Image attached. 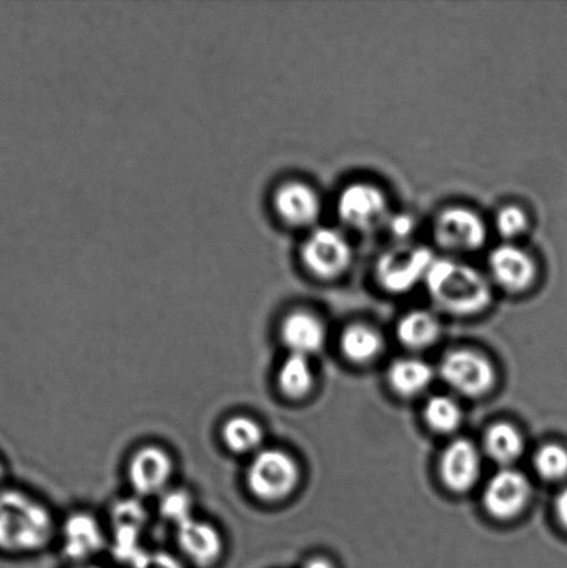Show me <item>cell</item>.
I'll list each match as a JSON object with an SVG mask.
<instances>
[{"instance_id":"6da1fadb","label":"cell","mask_w":567,"mask_h":568,"mask_svg":"<svg viewBox=\"0 0 567 568\" xmlns=\"http://www.w3.org/2000/svg\"><path fill=\"white\" fill-rule=\"evenodd\" d=\"M58 532L52 511L19 489L0 491V552L32 555L47 549Z\"/></svg>"},{"instance_id":"7a4b0ae2","label":"cell","mask_w":567,"mask_h":568,"mask_svg":"<svg viewBox=\"0 0 567 568\" xmlns=\"http://www.w3.org/2000/svg\"><path fill=\"white\" fill-rule=\"evenodd\" d=\"M425 283L435 303L452 314H476L492 301V287L486 276L459 261H433Z\"/></svg>"},{"instance_id":"3957f363","label":"cell","mask_w":567,"mask_h":568,"mask_svg":"<svg viewBox=\"0 0 567 568\" xmlns=\"http://www.w3.org/2000/svg\"><path fill=\"white\" fill-rule=\"evenodd\" d=\"M244 480L249 493L260 503L277 504L296 491L300 467L285 450L264 448L250 459Z\"/></svg>"},{"instance_id":"277c9868","label":"cell","mask_w":567,"mask_h":568,"mask_svg":"<svg viewBox=\"0 0 567 568\" xmlns=\"http://www.w3.org/2000/svg\"><path fill=\"white\" fill-rule=\"evenodd\" d=\"M175 475V460L160 445H143L128 462L126 476L135 497H161L171 488Z\"/></svg>"},{"instance_id":"5b68a950","label":"cell","mask_w":567,"mask_h":568,"mask_svg":"<svg viewBox=\"0 0 567 568\" xmlns=\"http://www.w3.org/2000/svg\"><path fill=\"white\" fill-rule=\"evenodd\" d=\"M111 549L114 558L130 567L143 552V536L149 514L138 497L117 500L110 510Z\"/></svg>"},{"instance_id":"8992f818","label":"cell","mask_w":567,"mask_h":568,"mask_svg":"<svg viewBox=\"0 0 567 568\" xmlns=\"http://www.w3.org/2000/svg\"><path fill=\"white\" fill-rule=\"evenodd\" d=\"M433 254L425 247H397L383 254L376 265L377 282L387 292L405 293L425 281L433 264Z\"/></svg>"},{"instance_id":"52a82bcc","label":"cell","mask_w":567,"mask_h":568,"mask_svg":"<svg viewBox=\"0 0 567 568\" xmlns=\"http://www.w3.org/2000/svg\"><path fill=\"white\" fill-rule=\"evenodd\" d=\"M303 260L314 275L322 280H335L352 264L353 250L341 232L321 227L305 241Z\"/></svg>"},{"instance_id":"ba28073f","label":"cell","mask_w":567,"mask_h":568,"mask_svg":"<svg viewBox=\"0 0 567 568\" xmlns=\"http://www.w3.org/2000/svg\"><path fill=\"white\" fill-rule=\"evenodd\" d=\"M441 373L448 386L469 397L487 393L496 382V372L490 362L466 349L449 353L442 362Z\"/></svg>"},{"instance_id":"9c48e42d","label":"cell","mask_w":567,"mask_h":568,"mask_svg":"<svg viewBox=\"0 0 567 568\" xmlns=\"http://www.w3.org/2000/svg\"><path fill=\"white\" fill-rule=\"evenodd\" d=\"M435 237L442 247L452 252H475L486 242V224L475 211L464 207L447 209L437 216Z\"/></svg>"},{"instance_id":"30bf717a","label":"cell","mask_w":567,"mask_h":568,"mask_svg":"<svg viewBox=\"0 0 567 568\" xmlns=\"http://www.w3.org/2000/svg\"><path fill=\"white\" fill-rule=\"evenodd\" d=\"M337 213L344 224L355 230H371L386 219L387 199L379 187L353 183L338 197Z\"/></svg>"},{"instance_id":"8fae6325","label":"cell","mask_w":567,"mask_h":568,"mask_svg":"<svg viewBox=\"0 0 567 568\" xmlns=\"http://www.w3.org/2000/svg\"><path fill=\"white\" fill-rule=\"evenodd\" d=\"M61 550L67 559L83 564L102 552L108 537L100 521L89 511H74L60 527Z\"/></svg>"},{"instance_id":"7c38bea8","label":"cell","mask_w":567,"mask_h":568,"mask_svg":"<svg viewBox=\"0 0 567 568\" xmlns=\"http://www.w3.org/2000/svg\"><path fill=\"white\" fill-rule=\"evenodd\" d=\"M175 538L183 558L196 567H213L224 555V538L219 528L198 517L176 527Z\"/></svg>"},{"instance_id":"4fadbf2b","label":"cell","mask_w":567,"mask_h":568,"mask_svg":"<svg viewBox=\"0 0 567 568\" xmlns=\"http://www.w3.org/2000/svg\"><path fill=\"white\" fill-rule=\"evenodd\" d=\"M530 494V483L525 475L513 469H504L488 481L483 503L492 516L497 519H510L520 514L529 503Z\"/></svg>"},{"instance_id":"5bb4252c","label":"cell","mask_w":567,"mask_h":568,"mask_svg":"<svg viewBox=\"0 0 567 568\" xmlns=\"http://www.w3.org/2000/svg\"><path fill=\"white\" fill-rule=\"evenodd\" d=\"M488 264H490L494 281L508 292H524L536 280L535 261L524 250L513 244L494 248Z\"/></svg>"},{"instance_id":"9a60e30c","label":"cell","mask_w":567,"mask_h":568,"mask_svg":"<svg viewBox=\"0 0 567 568\" xmlns=\"http://www.w3.org/2000/svg\"><path fill=\"white\" fill-rule=\"evenodd\" d=\"M441 471L449 489L468 491L480 475L479 450L468 439H457L444 450Z\"/></svg>"},{"instance_id":"2e32d148","label":"cell","mask_w":567,"mask_h":568,"mask_svg":"<svg viewBox=\"0 0 567 568\" xmlns=\"http://www.w3.org/2000/svg\"><path fill=\"white\" fill-rule=\"evenodd\" d=\"M275 207L282 220L293 226L313 225L321 215L318 194L302 182H288L277 189Z\"/></svg>"},{"instance_id":"e0dca14e","label":"cell","mask_w":567,"mask_h":568,"mask_svg":"<svg viewBox=\"0 0 567 568\" xmlns=\"http://www.w3.org/2000/svg\"><path fill=\"white\" fill-rule=\"evenodd\" d=\"M283 345L288 353L310 358L325 343V327L310 312L296 311L288 314L280 328Z\"/></svg>"},{"instance_id":"ac0fdd59","label":"cell","mask_w":567,"mask_h":568,"mask_svg":"<svg viewBox=\"0 0 567 568\" xmlns=\"http://www.w3.org/2000/svg\"><path fill=\"white\" fill-rule=\"evenodd\" d=\"M221 439L230 453L254 456L264 449V427L254 417L235 415L222 425Z\"/></svg>"},{"instance_id":"d6986e66","label":"cell","mask_w":567,"mask_h":568,"mask_svg":"<svg viewBox=\"0 0 567 568\" xmlns=\"http://www.w3.org/2000/svg\"><path fill=\"white\" fill-rule=\"evenodd\" d=\"M277 388L283 397L302 399L314 386V373L307 356L288 354L276 376Z\"/></svg>"},{"instance_id":"ffe728a7","label":"cell","mask_w":567,"mask_h":568,"mask_svg":"<svg viewBox=\"0 0 567 568\" xmlns=\"http://www.w3.org/2000/svg\"><path fill=\"white\" fill-rule=\"evenodd\" d=\"M388 381L398 394L415 395L424 392L433 381V371L424 361L405 358L394 362Z\"/></svg>"},{"instance_id":"44dd1931","label":"cell","mask_w":567,"mask_h":568,"mask_svg":"<svg viewBox=\"0 0 567 568\" xmlns=\"http://www.w3.org/2000/svg\"><path fill=\"white\" fill-rule=\"evenodd\" d=\"M398 338L411 348L429 347L441 334V323L425 311H415L405 315L398 323Z\"/></svg>"},{"instance_id":"7402d4cb","label":"cell","mask_w":567,"mask_h":568,"mask_svg":"<svg viewBox=\"0 0 567 568\" xmlns=\"http://www.w3.org/2000/svg\"><path fill=\"white\" fill-rule=\"evenodd\" d=\"M524 438L513 425L497 423L488 428L485 448L493 460L499 465H510L524 453Z\"/></svg>"},{"instance_id":"603a6c76","label":"cell","mask_w":567,"mask_h":568,"mask_svg":"<svg viewBox=\"0 0 567 568\" xmlns=\"http://www.w3.org/2000/svg\"><path fill=\"white\" fill-rule=\"evenodd\" d=\"M382 345L379 333L364 325L350 326L342 336L343 353L358 364L374 359L381 353Z\"/></svg>"},{"instance_id":"cb8c5ba5","label":"cell","mask_w":567,"mask_h":568,"mask_svg":"<svg viewBox=\"0 0 567 568\" xmlns=\"http://www.w3.org/2000/svg\"><path fill=\"white\" fill-rule=\"evenodd\" d=\"M193 509V497L191 493L183 488L166 489L159 499L161 519L175 526V528L194 517Z\"/></svg>"},{"instance_id":"d4e9b609","label":"cell","mask_w":567,"mask_h":568,"mask_svg":"<svg viewBox=\"0 0 567 568\" xmlns=\"http://www.w3.org/2000/svg\"><path fill=\"white\" fill-rule=\"evenodd\" d=\"M425 417L427 425L435 428L436 432L449 433L454 432L460 425L463 412L455 400L448 397H433L426 404Z\"/></svg>"},{"instance_id":"484cf974","label":"cell","mask_w":567,"mask_h":568,"mask_svg":"<svg viewBox=\"0 0 567 568\" xmlns=\"http://www.w3.org/2000/svg\"><path fill=\"white\" fill-rule=\"evenodd\" d=\"M535 467L544 480H565L567 478V449L559 444L543 445L535 456Z\"/></svg>"},{"instance_id":"4316f807","label":"cell","mask_w":567,"mask_h":568,"mask_svg":"<svg viewBox=\"0 0 567 568\" xmlns=\"http://www.w3.org/2000/svg\"><path fill=\"white\" fill-rule=\"evenodd\" d=\"M529 226V219L524 210L516 207V205H508L497 214L496 227L504 239H515L524 233Z\"/></svg>"},{"instance_id":"83f0119b","label":"cell","mask_w":567,"mask_h":568,"mask_svg":"<svg viewBox=\"0 0 567 568\" xmlns=\"http://www.w3.org/2000/svg\"><path fill=\"white\" fill-rule=\"evenodd\" d=\"M130 568H185L181 559L165 550L144 549Z\"/></svg>"},{"instance_id":"f1b7e54d","label":"cell","mask_w":567,"mask_h":568,"mask_svg":"<svg viewBox=\"0 0 567 568\" xmlns=\"http://www.w3.org/2000/svg\"><path fill=\"white\" fill-rule=\"evenodd\" d=\"M414 225V221L409 219V216L398 215L391 221V231L393 236H396L399 241H404V239L413 235Z\"/></svg>"},{"instance_id":"f546056e","label":"cell","mask_w":567,"mask_h":568,"mask_svg":"<svg viewBox=\"0 0 567 568\" xmlns=\"http://www.w3.org/2000/svg\"><path fill=\"white\" fill-rule=\"evenodd\" d=\"M555 515L560 523V526L567 530V486L558 494L555 499Z\"/></svg>"},{"instance_id":"4dcf8cb0","label":"cell","mask_w":567,"mask_h":568,"mask_svg":"<svg viewBox=\"0 0 567 568\" xmlns=\"http://www.w3.org/2000/svg\"><path fill=\"white\" fill-rule=\"evenodd\" d=\"M304 568H333L330 561L325 559H313L310 560L307 565L304 566Z\"/></svg>"},{"instance_id":"1f68e13d","label":"cell","mask_w":567,"mask_h":568,"mask_svg":"<svg viewBox=\"0 0 567 568\" xmlns=\"http://www.w3.org/2000/svg\"><path fill=\"white\" fill-rule=\"evenodd\" d=\"M3 478H4V469H3V465L0 464V484H2Z\"/></svg>"},{"instance_id":"d6a6232c","label":"cell","mask_w":567,"mask_h":568,"mask_svg":"<svg viewBox=\"0 0 567 568\" xmlns=\"http://www.w3.org/2000/svg\"><path fill=\"white\" fill-rule=\"evenodd\" d=\"M80 568H102V567H98V566H83V567H80Z\"/></svg>"}]
</instances>
